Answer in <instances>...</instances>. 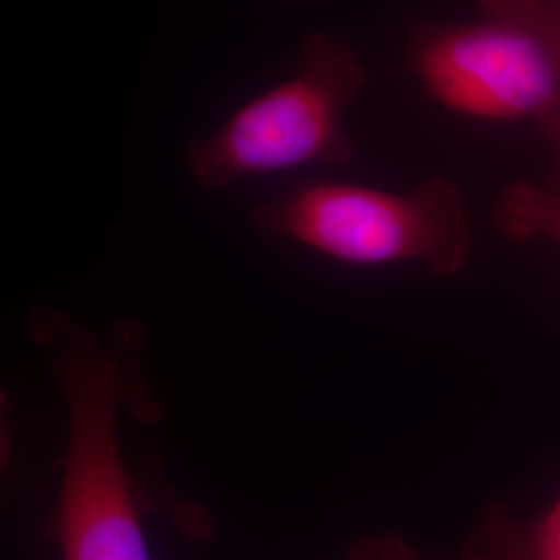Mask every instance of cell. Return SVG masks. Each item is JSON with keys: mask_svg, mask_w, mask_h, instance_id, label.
I'll return each mask as SVG.
<instances>
[{"mask_svg": "<svg viewBox=\"0 0 560 560\" xmlns=\"http://www.w3.org/2000/svg\"><path fill=\"white\" fill-rule=\"evenodd\" d=\"M67 405L69 434L50 538L62 560H152L122 455L119 413L138 393L136 324L98 337L50 307L30 316Z\"/></svg>", "mask_w": 560, "mask_h": 560, "instance_id": "6da1fadb", "label": "cell"}, {"mask_svg": "<svg viewBox=\"0 0 560 560\" xmlns=\"http://www.w3.org/2000/svg\"><path fill=\"white\" fill-rule=\"evenodd\" d=\"M252 222L264 237L300 243L347 266L418 261L441 279L457 277L474 249L465 198L446 177L407 191L305 180L256 203Z\"/></svg>", "mask_w": 560, "mask_h": 560, "instance_id": "7a4b0ae2", "label": "cell"}, {"mask_svg": "<svg viewBox=\"0 0 560 560\" xmlns=\"http://www.w3.org/2000/svg\"><path fill=\"white\" fill-rule=\"evenodd\" d=\"M407 69L446 110L538 122L560 101V0H480L471 20L420 23Z\"/></svg>", "mask_w": 560, "mask_h": 560, "instance_id": "3957f363", "label": "cell"}, {"mask_svg": "<svg viewBox=\"0 0 560 560\" xmlns=\"http://www.w3.org/2000/svg\"><path fill=\"white\" fill-rule=\"evenodd\" d=\"M370 81L355 48L316 32L301 44L289 80L245 102L187 150V168L206 189L310 164H345L355 140L345 115Z\"/></svg>", "mask_w": 560, "mask_h": 560, "instance_id": "277c9868", "label": "cell"}, {"mask_svg": "<svg viewBox=\"0 0 560 560\" xmlns=\"http://www.w3.org/2000/svg\"><path fill=\"white\" fill-rule=\"evenodd\" d=\"M455 560H560V490L536 517H517L492 504Z\"/></svg>", "mask_w": 560, "mask_h": 560, "instance_id": "5b68a950", "label": "cell"}, {"mask_svg": "<svg viewBox=\"0 0 560 560\" xmlns=\"http://www.w3.org/2000/svg\"><path fill=\"white\" fill-rule=\"evenodd\" d=\"M492 222L504 240H546L560 249V191L544 183L515 180L502 189Z\"/></svg>", "mask_w": 560, "mask_h": 560, "instance_id": "8992f818", "label": "cell"}, {"mask_svg": "<svg viewBox=\"0 0 560 560\" xmlns=\"http://www.w3.org/2000/svg\"><path fill=\"white\" fill-rule=\"evenodd\" d=\"M349 560H425L399 536H370L355 541Z\"/></svg>", "mask_w": 560, "mask_h": 560, "instance_id": "52a82bcc", "label": "cell"}, {"mask_svg": "<svg viewBox=\"0 0 560 560\" xmlns=\"http://www.w3.org/2000/svg\"><path fill=\"white\" fill-rule=\"evenodd\" d=\"M538 127L550 152V168L544 185L560 191V101L538 120Z\"/></svg>", "mask_w": 560, "mask_h": 560, "instance_id": "ba28073f", "label": "cell"}, {"mask_svg": "<svg viewBox=\"0 0 560 560\" xmlns=\"http://www.w3.org/2000/svg\"><path fill=\"white\" fill-rule=\"evenodd\" d=\"M11 455H13V432H11V418H9V397L4 390H0V476L4 474Z\"/></svg>", "mask_w": 560, "mask_h": 560, "instance_id": "9c48e42d", "label": "cell"}]
</instances>
